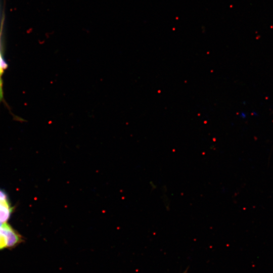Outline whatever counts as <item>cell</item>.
Listing matches in <instances>:
<instances>
[{"instance_id":"277c9868","label":"cell","mask_w":273,"mask_h":273,"mask_svg":"<svg viewBox=\"0 0 273 273\" xmlns=\"http://www.w3.org/2000/svg\"><path fill=\"white\" fill-rule=\"evenodd\" d=\"M0 201L8 202V195L6 193L0 189Z\"/></svg>"},{"instance_id":"3957f363","label":"cell","mask_w":273,"mask_h":273,"mask_svg":"<svg viewBox=\"0 0 273 273\" xmlns=\"http://www.w3.org/2000/svg\"><path fill=\"white\" fill-rule=\"evenodd\" d=\"M7 247V242L5 236L0 231V249Z\"/></svg>"},{"instance_id":"5b68a950","label":"cell","mask_w":273,"mask_h":273,"mask_svg":"<svg viewBox=\"0 0 273 273\" xmlns=\"http://www.w3.org/2000/svg\"><path fill=\"white\" fill-rule=\"evenodd\" d=\"M7 67L6 63L3 61V59L2 57V55L0 53V74L2 75L5 69Z\"/></svg>"},{"instance_id":"6da1fadb","label":"cell","mask_w":273,"mask_h":273,"mask_svg":"<svg viewBox=\"0 0 273 273\" xmlns=\"http://www.w3.org/2000/svg\"><path fill=\"white\" fill-rule=\"evenodd\" d=\"M0 231L6 239L7 247H13L20 242V236L7 222L3 223L1 225Z\"/></svg>"},{"instance_id":"52a82bcc","label":"cell","mask_w":273,"mask_h":273,"mask_svg":"<svg viewBox=\"0 0 273 273\" xmlns=\"http://www.w3.org/2000/svg\"><path fill=\"white\" fill-rule=\"evenodd\" d=\"M184 273H186V271H185V272H184Z\"/></svg>"},{"instance_id":"7a4b0ae2","label":"cell","mask_w":273,"mask_h":273,"mask_svg":"<svg viewBox=\"0 0 273 273\" xmlns=\"http://www.w3.org/2000/svg\"><path fill=\"white\" fill-rule=\"evenodd\" d=\"M12 212V207L9 202L0 201V223H4L9 218Z\"/></svg>"},{"instance_id":"8992f818","label":"cell","mask_w":273,"mask_h":273,"mask_svg":"<svg viewBox=\"0 0 273 273\" xmlns=\"http://www.w3.org/2000/svg\"><path fill=\"white\" fill-rule=\"evenodd\" d=\"M1 76L2 75L0 74V102L3 99V83Z\"/></svg>"}]
</instances>
